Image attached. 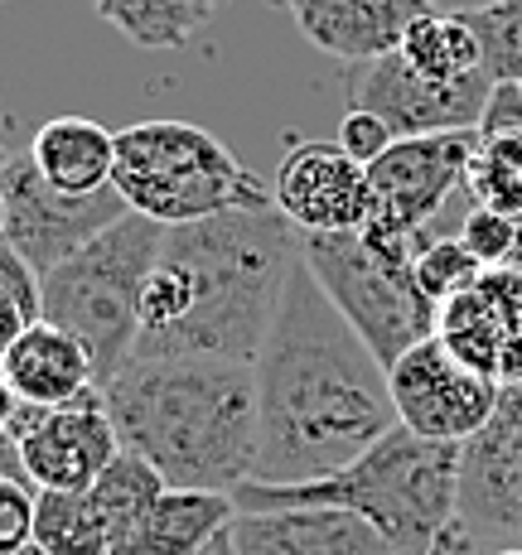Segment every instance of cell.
Here are the masks:
<instances>
[{"label": "cell", "instance_id": "836d02e7", "mask_svg": "<svg viewBox=\"0 0 522 555\" xmlns=\"http://www.w3.org/2000/svg\"><path fill=\"white\" fill-rule=\"evenodd\" d=\"M20 411H25V401L15 397V387H10V382H5V372H0V435H10V430H15Z\"/></svg>", "mask_w": 522, "mask_h": 555}, {"label": "cell", "instance_id": "cb8c5ba5", "mask_svg": "<svg viewBox=\"0 0 522 555\" xmlns=\"http://www.w3.org/2000/svg\"><path fill=\"white\" fill-rule=\"evenodd\" d=\"M35 546L44 555H116L92 493H35Z\"/></svg>", "mask_w": 522, "mask_h": 555}, {"label": "cell", "instance_id": "d6986e66", "mask_svg": "<svg viewBox=\"0 0 522 555\" xmlns=\"http://www.w3.org/2000/svg\"><path fill=\"white\" fill-rule=\"evenodd\" d=\"M238 521V498L204 488H165L116 555H199Z\"/></svg>", "mask_w": 522, "mask_h": 555}, {"label": "cell", "instance_id": "f1b7e54d", "mask_svg": "<svg viewBox=\"0 0 522 555\" xmlns=\"http://www.w3.org/2000/svg\"><path fill=\"white\" fill-rule=\"evenodd\" d=\"M35 546V483L0 474V555Z\"/></svg>", "mask_w": 522, "mask_h": 555}, {"label": "cell", "instance_id": "d4e9b609", "mask_svg": "<svg viewBox=\"0 0 522 555\" xmlns=\"http://www.w3.org/2000/svg\"><path fill=\"white\" fill-rule=\"evenodd\" d=\"M479 275H484V266H479V256L460 242V232H455V237H425L421 242V251H417V285H421V295L435 309H445L455 295H464Z\"/></svg>", "mask_w": 522, "mask_h": 555}, {"label": "cell", "instance_id": "74e56055", "mask_svg": "<svg viewBox=\"0 0 522 555\" xmlns=\"http://www.w3.org/2000/svg\"><path fill=\"white\" fill-rule=\"evenodd\" d=\"M5 218H10V208H5V189H0V237H5Z\"/></svg>", "mask_w": 522, "mask_h": 555}, {"label": "cell", "instance_id": "484cf974", "mask_svg": "<svg viewBox=\"0 0 522 555\" xmlns=\"http://www.w3.org/2000/svg\"><path fill=\"white\" fill-rule=\"evenodd\" d=\"M479 39V53H484V73L494 82H518L522 88V0H508V5L479 10V15H464Z\"/></svg>", "mask_w": 522, "mask_h": 555}, {"label": "cell", "instance_id": "d6a6232c", "mask_svg": "<svg viewBox=\"0 0 522 555\" xmlns=\"http://www.w3.org/2000/svg\"><path fill=\"white\" fill-rule=\"evenodd\" d=\"M25 309H20L10 295H0V362H5V353H10V344H15L20 334H25Z\"/></svg>", "mask_w": 522, "mask_h": 555}, {"label": "cell", "instance_id": "ffe728a7", "mask_svg": "<svg viewBox=\"0 0 522 555\" xmlns=\"http://www.w3.org/2000/svg\"><path fill=\"white\" fill-rule=\"evenodd\" d=\"M29 159L59 194H102L116 175V131L88 116H53L29 141Z\"/></svg>", "mask_w": 522, "mask_h": 555}, {"label": "cell", "instance_id": "e575fe53", "mask_svg": "<svg viewBox=\"0 0 522 555\" xmlns=\"http://www.w3.org/2000/svg\"><path fill=\"white\" fill-rule=\"evenodd\" d=\"M0 474H5V478H25V483H29V474H25V459H20L15 435H0Z\"/></svg>", "mask_w": 522, "mask_h": 555}, {"label": "cell", "instance_id": "ac0fdd59", "mask_svg": "<svg viewBox=\"0 0 522 555\" xmlns=\"http://www.w3.org/2000/svg\"><path fill=\"white\" fill-rule=\"evenodd\" d=\"M0 372H5V382L15 387V397L25 405H68L98 387L92 353L68 328L49 324V319L25 324V334L10 344Z\"/></svg>", "mask_w": 522, "mask_h": 555}, {"label": "cell", "instance_id": "3957f363", "mask_svg": "<svg viewBox=\"0 0 522 555\" xmlns=\"http://www.w3.org/2000/svg\"><path fill=\"white\" fill-rule=\"evenodd\" d=\"M122 450L169 488L238 493L257 464V372L208 358H131L102 387Z\"/></svg>", "mask_w": 522, "mask_h": 555}, {"label": "cell", "instance_id": "9c48e42d", "mask_svg": "<svg viewBox=\"0 0 522 555\" xmlns=\"http://www.w3.org/2000/svg\"><path fill=\"white\" fill-rule=\"evenodd\" d=\"M392 405H397L402 430L435 444H470L494 421L504 387L460 362L441 344V334L421 338L387 367Z\"/></svg>", "mask_w": 522, "mask_h": 555}, {"label": "cell", "instance_id": "8fae6325", "mask_svg": "<svg viewBox=\"0 0 522 555\" xmlns=\"http://www.w3.org/2000/svg\"><path fill=\"white\" fill-rule=\"evenodd\" d=\"M0 189H5V208H10L5 237L15 242V251L39 275H49L53 266L78 256L112 222H122L131 212L116 189H102V194H59L35 169L29 151L10 155V165L0 169Z\"/></svg>", "mask_w": 522, "mask_h": 555}, {"label": "cell", "instance_id": "44dd1931", "mask_svg": "<svg viewBox=\"0 0 522 555\" xmlns=\"http://www.w3.org/2000/svg\"><path fill=\"white\" fill-rule=\"evenodd\" d=\"M92 5L136 49L165 53V49L194 44L222 0H92Z\"/></svg>", "mask_w": 522, "mask_h": 555}, {"label": "cell", "instance_id": "ab89813d", "mask_svg": "<svg viewBox=\"0 0 522 555\" xmlns=\"http://www.w3.org/2000/svg\"><path fill=\"white\" fill-rule=\"evenodd\" d=\"M20 555H44V551H39V546H25V551H20Z\"/></svg>", "mask_w": 522, "mask_h": 555}, {"label": "cell", "instance_id": "8992f818", "mask_svg": "<svg viewBox=\"0 0 522 555\" xmlns=\"http://www.w3.org/2000/svg\"><path fill=\"white\" fill-rule=\"evenodd\" d=\"M165 232L169 228L141 218V212H126L98 242H88L78 256H68L44 275L39 319L68 328L88 348L98 362V387H106L136 353L141 295L160 251H165Z\"/></svg>", "mask_w": 522, "mask_h": 555}, {"label": "cell", "instance_id": "277c9868", "mask_svg": "<svg viewBox=\"0 0 522 555\" xmlns=\"http://www.w3.org/2000/svg\"><path fill=\"white\" fill-rule=\"evenodd\" d=\"M238 512L262 507H348L387 537L392 555H435L450 537L460 503V444H435L411 430H392L358 464L315 483L266 488L242 483Z\"/></svg>", "mask_w": 522, "mask_h": 555}, {"label": "cell", "instance_id": "4fadbf2b", "mask_svg": "<svg viewBox=\"0 0 522 555\" xmlns=\"http://www.w3.org/2000/svg\"><path fill=\"white\" fill-rule=\"evenodd\" d=\"M488 92H494L488 73H474L464 82H425L417 68H407L402 53L364 63L354 73V82H348L354 106L382 116L397 141H407V135H441V131H479Z\"/></svg>", "mask_w": 522, "mask_h": 555}, {"label": "cell", "instance_id": "7402d4cb", "mask_svg": "<svg viewBox=\"0 0 522 555\" xmlns=\"http://www.w3.org/2000/svg\"><path fill=\"white\" fill-rule=\"evenodd\" d=\"M397 53L425 82H464L474 73H484V53H479L470 20L445 15V10H425L421 20H411Z\"/></svg>", "mask_w": 522, "mask_h": 555}, {"label": "cell", "instance_id": "4dcf8cb0", "mask_svg": "<svg viewBox=\"0 0 522 555\" xmlns=\"http://www.w3.org/2000/svg\"><path fill=\"white\" fill-rule=\"evenodd\" d=\"M392 126L382 121V116L364 112V106H348V116L339 121V145H344L348 155L358 159V165H372V159H382L392 151Z\"/></svg>", "mask_w": 522, "mask_h": 555}, {"label": "cell", "instance_id": "4316f807", "mask_svg": "<svg viewBox=\"0 0 522 555\" xmlns=\"http://www.w3.org/2000/svg\"><path fill=\"white\" fill-rule=\"evenodd\" d=\"M460 242L479 256V266L484 271H494V266H513L518 256V242H522V222L504 218V212L494 208H479V203H470L460 218Z\"/></svg>", "mask_w": 522, "mask_h": 555}, {"label": "cell", "instance_id": "603a6c76", "mask_svg": "<svg viewBox=\"0 0 522 555\" xmlns=\"http://www.w3.org/2000/svg\"><path fill=\"white\" fill-rule=\"evenodd\" d=\"M165 478H160L155 464H145L141 454L122 450L106 464V474L98 478V483L88 488L92 503H98L106 531H112V551H122L126 541H131V531L141 527V517L155 507V498L165 493Z\"/></svg>", "mask_w": 522, "mask_h": 555}, {"label": "cell", "instance_id": "83f0119b", "mask_svg": "<svg viewBox=\"0 0 522 555\" xmlns=\"http://www.w3.org/2000/svg\"><path fill=\"white\" fill-rule=\"evenodd\" d=\"M464 194L479 208H494L504 218L522 222V169L513 165H498V159H484L474 151L470 159V175H464Z\"/></svg>", "mask_w": 522, "mask_h": 555}, {"label": "cell", "instance_id": "5bb4252c", "mask_svg": "<svg viewBox=\"0 0 522 555\" xmlns=\"http://www.w3.org/2000/svg\"><path fill=\"white\" fill-rule=\"evenodd\" d=\"M271 198L305 237L358 232L372 212L368 165H358L339 141H295L276 165Z\"/></svg>", "mask_w": 522, "mask_h": 555}, {"label": "cell", "instance_id": "2e32d148", "mask_svg": "<svg viewBox=\"0 0 522 555\" xmlns=\"http://www.w3.org/2000/svg\"><path fill=\"white\" fill-rule=\"evenodd\" d=\"M238 555H392L387 537L348 507H262L232 521Z\"/></svg>", "mask_w": 522, "mask_h": 555}, {"label": "cell", "instance_id": "1f68e13d", "mask_svg": "<svg viewBox=\"0 0 522 555\" xmlns=\"http://www.w3.org/2000/svg\"><path fill=\"white\" fill-rule=\"evenodd\" d=\"M494 135H522V88L518 82H494L488 106L479 116V141H494Z\"/></svg>", "mask_w": 522, "mask_h": 555}, {"label": "cell", "instance_id": "7a4b0ae2", "mask_svg": "<svg viewBox=\"0 0 522 555\" xmlns=\"http://www.w3.org/2000/svg\"><path fill=\"white\" fill-rule=\"evenodd\" d=\"M305 232L281 208L218 212L165 232L141 295L131 358H208L257 367Z\"/></svg>", "mask_w": 522, "mask_h": 555}, {"label": "cell", "instance_id": "6da1fadb", "mask_svg": "<svg viewBox=\"0 0 522 555\" xmlns=\"http://www.w3.org/2000/svg\"><path fill=\"white\" fill-rule=\"evenodd\" d=\"M257 464L252 483L295 488L358 464L397 430L387 367L339 314L315 271H291L257 358Z\"/></svg>", "mask_w": 522, "mask_h": 555}, {"label": "cell", "instance_id": "9a60e30c", "mask_svg": "<svg viewBox=\"0 0 522 555\" xmlns=\"http://www.w3.org/2000/svg\"><path fill=\"white\" fill-rule=\"evenodd\" d=\"M441 344L498 387H522V266H494L441 309Z\"/></svg>", "mask_w": 522, "mask_h": 555}, {"label": "cell", "instance_id": "f35d334b", "mask_svg": "<svg viewBox=\"0 0 522 555\" xmlns=\"http://www.w3.org/2000/svg\"><path fill=\"white\" fill-rule=\"evenodd\" d=\"M10 165V151H5V145H0V169H5Z\"/></svg>", "mask_w": 522, "mask_h": 555}, {"label": "cell", "instance_id": "ba28073f", "mask_svg": "<svg viewBox=\"0 0 522 555\" xmlns=\"http://www.w3.org/2000/svg\"><path fill=\"white\" fill-rule=\"evenodd\" d=\"M522 551V387H508L494 421L460 444V503L435 555Z\"/></svg>", "mask_w": 522, "mask_h": 555}, {"label": "cell", "instance_id": "52a82bcc", "mask_svg": "<svg viewBox=\"0 0 522 555\" xmlns=\"http://www.w3.org/2000/svg\"><path fill=\"white\" fill-rule=\"evenodd\" d=\"M421 242L425 237H382L372 228L305 237V266L339 305V314L364 334L382 367H392L441 324V309L417 285Z\"/></svg>", "mask_w": 522, "mask_h": 555}, {"label": "cell", "instance_id": "d590c367", "mask_svg": "<svg viewBox=\"0 0 522 555\" xmlns=\"http://www.w3.org/2000/svg\"><path fill=\"white\" fill-rule=\"evenodd\" d=\"M494 5H508V0H431V10H445V15H479Z\"/></svg>", "mask_w": 522, "mask_h": 555}, {"label": "cell", "instance_id": "8d00e7d4", "mask_svg": "<svg viewBox=\"0 0 522 555\" xmlns=\"http://www.w3.org/2000/svg\"><path fill=\"white\" fill-rule=\"evenodd\" d=\"M199 555H238V541H232V527L222 531V537L213 541V546H204V551H199Z\"/></svg>", "mask_w": 522, "mask_h": 555}, {"label": "cell", "instance_id": "e0dca14e", "mask_svg": "<svg viewBox=\"0 0 522 555\" xmlns=\"http://www.w3.org/2000/svg\"><path fill=\"white\" fill-rule=\"evenodd\" d=\"M431 0H291L295 29L339 63H378L402 49L411 20H421Z\"/></svg>", "mask_w": 522, "mask_h": 555}, {"label": "cell", "instance_id": "60d3db41", "mask_svg": "<svg viewBox=\"0 0 522 555\" xmlns=\"http://www.w3.org/2000/svg\"><path fill=\"white\" fill-rule=\"evenodd\" d=\"M271 5H281V10H291V0H271Z\"/></svg>", "mask_w": 522, "mask_h": 555}, {"label": "cell", "instance_id": "f546056e", "mask_svg": "<svg viewBox=\"0 0 522 555\" xmlns=\"http://www.w3.org/2000/svg\"><path fill=\"white\" fill-rule=\"evenodd\" d=\"M0 295H10V300L25 309L29 324L39 319V305H44V275L15 251L10 237H0Z\"/></svg>", "mask_w": 522, "mask_h": 555}, {"label": "cell", "instance_id": "30bf717a", "mask_svg": "<svg viewBox=\"0 0 522 555\" xmlns=\"http://www.w3.org/2000/svg\"><path fill=\"white\" fill-rule=\"evenodd\" d=\"M479 131H441L392 141V151L368 165L372 212L364 228L382 237H431V218L464 189Z\"/></svg>", "mask_w": 522, "mask_h": 555}, {"label": "cell", "instance_id": "5b68a950", "mask_svg": "<svg viewBox=\"0 0 522 555\" xmlns=\"http://www.w3.org/2000/svg\"><path fill=\"white\" fill-rule=\"evenodd\" d=\"M112 189L122 203L160 228L218 218V212L276 208L262 184L228 145L194 121H136L116 131Z\"/></svg>", "mask_w": 522, "mask_h": 555}, {"label": "cell", "instance_id": "7c38bea8", "mask_svg": "<svg viewBox=\"0 0 522 555\" xmlns=\"http://www.w3.org/2000/svg\"><path fill=\"white\" fill-rule=\"evenodd\" d=\"M10 435L35 493H88L122 454V435L112 425L102 387L68 405H25Z\"/></svg>", "mask_w": 522, "mask_h": 555}, {"label": "cell", "instance_id": "b9f144b4", "mask_svg": "<svg viewBox=\"0 0 522 555\" xmlns=\"http://www.w3.org/2000/svg\"><path fill=\"white\" fill-rule=\"evenodd\" d=\"M498 555H522V551H498Z\"/></svg>", "mask_w": 522, "mask_h": 555}]
</instances>
